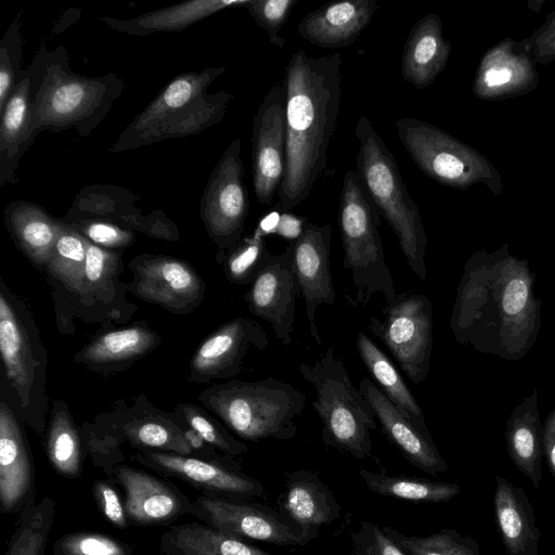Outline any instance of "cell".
I'll use <instances>...</instances> for the list:
<instances>
[{
	"mask_svg": "<svg viewBox=\"0 0 555 555\" xmlns=\"http://www.w3.org/2000/svg\"><path fill=\"white\" fill-rule=\"evenodd\" d=\"M298 0H248L244 7L256 24L263 29L269 42L279 48H284L285 40L279 33L287 22Z\"/></svg>",
	"mask_w": 555,
	"mask_h": 555,
	"instance_id": "f6af8a7d",
	"label": "cell"
},
{
	"mask_svg": "<svg viewBox=\"0 0 555 555\" xmlns=\"http://www.w3.org/2000/svg\"><path fill=\"white\" fill-rule=\"evenodd\" d=\"M397 134L417 168L436 182L464 189L481 179V157L443 130L411 117L395 122Z\"/></svg>",
	"mask_w": 555,
	"mask_h": 555,
	"instance_id": "8fae6325",
	"label": "cell"
},
{
	"mask_svg": "<svg viewBox=\"0 0 555 555\" xmlns=\"http://www.w3.org/2000/svg\"><path fill=\"white\" fill-rule=\"evenodd\" d=\"M55 517L50 496L31 501L18 515V521L4 555H46Z\"/></svg>",
	"mask_w": 555,
	"mask_h": 555,
	"instance_id": "d590c367",
	"label": "cell"
},
{
	"mask_svg": "<svg viewBox=\"0 0 555 555\" xmlns=\"http://www.w3.org/2000/svg\"><path fill=\"white\" fill-rule=\"evenodd\" d=\"M534 46L535 53L542 59H553L555 54V15L538 33Z\"/></svg>",
	"mask_w": 555,
	"mask_h": 555,
	"instance_id": "816d5d0a",
	"label": "cell"
},
{
	"mask_svg": "<svg viewBox=\"0 0 555 555\" xmlns=\"http://www.w3.org/2000/svg\"><path fill=\"white\" fill-rule=\"evenodd\" d=\"M65 223L73 227L88 241L106 249L126 247L134 241L132 231L105 220L69 219Z\"/></svg>",
	"mask_w": 555,
	"mask_h": 555,
	"instance_id": "bcb514c9",
	"label": "cell"
},
{
	"mask_svg": "<svg viewBox=\"0 0 555 555\" xmlns=\"http://www.w3.org/2000/svg\"><path fill=\"white\" fill-rule=\"evenodd\" d=\"M47 453L57 474L66 478H77L81 475L80 438L72 420L64 411L55 412L51 418Z\"/></svg>",
	"mask_w": 555,
	"mask_h": 555,
	"instance_id": "ab89813d",
	"label": "cell"
},
{
	"mask_svg": "<svg viewBox=\"0 0 555 555\" xmlns=\"http://www.w3.org/2000/svg\"><path fill=\"white\" fill-rule=\"evenodd\" d=\"M163 555H272L204 522L171 526L159 539Z\"/></svg>",
	"mask_w": 555,
	"mask_h": 555,
	"instance_id": "f546056e",
	"label": "cell"
},
{
	"mask_svg": "<svg viewBox=\"0 0 555 555\" xmlns=\"http://www.w3.org/2000/svg\"><path fill=\"white\" fill-rule=\"evenodd\" d=\"M543 453L555 478V409L543 423Z\"/></svg>",
	"mask_w": 555,
	"mask_h": 555,
	"instance_id": "db71d44e",
	"label": "cell"
},
{
	"mask_svg": "<svg viewBox=\"0 0 555 555\" xmlns=\"http://www.w3.org/2000/svg\"><path fill=\"white\" fill-rule=\"evenodd\" d=\"M462 276L486 298L462 286L456 297L486 302L490 308L450 320L455 339L504 358L526 352L534 343L540 324V306L533 296L527 264L507 258L492 266H481L480 260L473 257Z\"/></svg>",
	"mask_w": 555,
	"mask_h": 555,
	"instance_id": "7a4b0ae2",
	"label": "cell"
},
{
	"mask_svg": "<svg viewBox=\"0 0 555 555\" xmlns=\"http://www.w3.org/2000/svg\"><path fill=\"white\" fill-rule=\"evenodd\" d=\"M85 237L61 220V229L47 263L49 272L72 292L85 291Z\"/></svg>",
	"mask_w": 555,
	"mask_h": 555,
	"instance_id": "8d00e7d4",
	"label": "cell"
},
{
	"mask_svg": "<svg viewBox=\"0 0 555 555\" xmlns=\"http://www.w3.org/2000/svg\"><path fill=\"white\" fill-rule=\"evenodd\" d=\"M532 69L526 59L508 53L502 44L490 51L480 64L475 92L483 98L518 92L532 80Z\"/></svg>",
	"mask_w": 555,
	"mask_h": 555,
	"instance_id": "e575fe53",
	"label": "cell"
},
{
	"mask_svg": "<svg viewBox=\"0 0 555 555\" xmlns=\"http://www.w3.org/2000/svg\"><path fill=\"white\" fill-rule=\"evenodd\" d=\"M248 0H192L157 9L144 14L116 18L102 16L100 20L111 29L131 36H151L158 33L181 31L230 7H245Z\"/></svg>",
	"mask_w": 555,
	"mask_h": 555,
	"instance_id": "83f0119b",
	"label": "cell"
},
{
	"mask_svg": "<svg viewBox=\"0 0 555 555\" xmlns=\"http://www.w3.org/2000/svg\"><path fill=\"white\" fill-rule=\"evenodd\" d=\"M354 134L359 142L356 170L360 181L395 233L410 269L425 281L427 236L421 211L406 190L395 156L366 116L358 119Z\"/></svg>",
	"mask_w": 555,
	"mask_h": 555,
	"instance_id": "5b68a950",
	"label": "cell"
},
{
	"mask_svg": "<svg viewBox=\"0 0 555 555\" xmlns=\"http://www.w3.org/2000/svg\"><path fill=\"white\" fill-rule=\"evenodd\" d=\"M359 473L371 492L416 503H446L461 492V487L454 482L406 475H389L369 469H360Z\"/></svg>",
	"mask_w": 555,
	"mask_h": 555,
	"instance_id": "836d02e7",
	"label": "cell"
},
{
	"mask_svg": "<svg viewBox=\"0 0 555 555\" xmlns=\"http://www.w3.org/2000/svg\"><path fill=\"white\" fill-rule=\"evenodd\" d=\"M553 57H555V54L553 55Z\"/></svg>",
	"mask_w": 555,
	"mask_h": 555,
	"instance_id": "9f6ffc18",
	"label": "cell"
},
{
	"mask_svg": "<svg viewBox=\"0 0 555 555\" xmlns=\"http://www.w3.org/2000/svg\"><path fill=\"white\" fill-rule=\"evenodd\" d=\"M494 515L508 555H539L540 530L532 505L522 488L495 476Z\"/></svg>",
	"mask_w": 555,
	"mask_h": 555,
	"instance_id": "cb8c5ba5",
	"label": "cell"
},
{
	"mask_svg": "<svg viewBox=\"0 0 555 555\" xmlns=\"http://www.w3.org/2000/svg\"><path fill=\"white\" fill-rule=\"evenodd\" d=\"M270 256L263 236L254 232L231 248L225 262V273L233 283H251Z\"/></svg>",
	"mask_w": 555,
	"mask_h": 555,
	"instance_id": "b9f144b4",
	"label": "cell"
},
{
	"mask_svg": "<svg viewBox=\"0 0 555 555\" xmlns=\"http://www.w3.org/2000/svg\"><path fill=\"white\" fill-rule=\"evenodd\" d=\"M269 345L264 330L255 321L236 318L223 324L197 349L191 369L206 378L236 375L249 350H263Z\"/></svg>",
	"mask_w": 555,
	"mask_h": 555,
	"instance_id": "ffe728a7",
	"label": "cell"
},
{
	"mask_svg": "<svg viewBox=\"0 0 555 555\" xmlns=\"http://www.w3.org/2000/svg\"><path fill=\"white\" fill-rule=\"evenodd\" d=\"M341 64L339 53L313 57L299 49L285 67L286 166L278 192L284 211L307 199L326 169L340 108Z\"/></svg>",
	"mask_w": 555,
	"mask_h": 555,
	"instance_id": "6da1fadb",
	"label": "cell"
},
{
	"mask_svg": "<svg viewBox=\"0 0 555 555\" xmlns=\"http://www.w3.org/2000/svg\"><path fill=\"white\" fill-rule=\"evenodd\" d=\"M353 555H409L375 522L360 521L351 533Z\"/></svg>",
	"mask_w": 555,
	"mask_h": 555,
	"instance_id": "c3c4849f",
	"label": "cell"
},
{
	"mask_svg": "<svg viewBox=\"0 0 555 555\" xmlns=\"http://www.w3.org/2000/svg\"><path fill=\"white\" fill-rule=\"evenodd\" d=\"M124 436L137 447L181 455H192L193 453L182 430L159 422L145 421L128 424L124 427Z\"/></svg>",
	"mask_w": 555,
	"mask_h": 555,
	"instance_id": "60d3db41",
	"label": "cell"
},
{
	"mask_svg": "<svg viewBox=\"0 0 555 555\" xmlns=\"http://www.w3.org/2000/svg\"><path fill=\"white\" fill-rule=\"evenodd\" d=\"M279 220L280 214L276 211H272L263 216V218L259 221L257 228L255 229V232L262 236L268 234H274Z\"/></svg>",
	"mask_w": 555,
	"mask_h": 555,
	"instance_id": "11a10c76",
	"label": "cell"
},
{
	"mask_svg": "<svg viewBox=\"0 0 555 555\" xmlns=\"http://www.w3.org/2000/svg\"><path fill=\"white\" fill-rule=\"evenodd\" d=\"M204 402L238 437L260 441L294 438L307 400L293 385L268 377L218 385L204 392Z\"/></svg>",
	"mask_w": 555,
	"mask_h": 555,
	"instance_id": "52a82bcc",
	"label": "cell"
},
{
	"mask_svg": "<svg viewBox=\"0 0 555 555\" xmlns=\"http://www.w3.org/2000/svg\"><path fill=\"white\" fill-rule=\"evenodd\" d=\"M112 479L124 490L132 526H167L191 513L192 501L168 480L126 464L114 467Z\"/></svg>",
	"mask_w": 555,
	"mask_h": 555,
	"instance_id": "e0dca14e",
	"label": "cell"
},
{
	"mask_svg": "<svg viewBox=\"0 0 555 555\" xmlns=\"http://www.w3.org/2000/svg\"><path fill=\"white\" fill-rule=\"evenodd\" d=\"M241 139H234L214 167L199 204V216L208 235L220 248L240 241L249 210L244 181Z\"/></svg>",
	"mask_w": 555,
	"mask_h": 555,
	"instance_id": "7c38bea8",
	"label": "cell"
},
{
	"mask_svg": "<svg viewBox=\"0 0 555 555\" xmlns=\"http://www.w3.org/2000/svg\"><path fill=\"white\" fill-rule=\"evenodd\" d=\"M85 291L102 287L113 275L118 256L109 249L100 247L85 237Z\"/></svg>",
	"mask_w": 555,
	"mask_h": 555,
	"instance_id": "681fc988",
	"label": "cell"
},
{
	"mask_svg": "<svg viewBox=\"0 0 555 555\" xmlns=\"http://www.w3.org/2000/svg\"><path fill=\"white\" fill-rule=\"evenodd\" d=\"M35 472L24 434L11 409L0 405V506L20 513L35 500Z\"/></svg>",
	"mask_w": 555,
	"mask_h": 555,
	"instance_id": "44dd1931",
	"label": "cell"
},
{
	"mask_svg": "<svg viewBox=\"0 0 555 555\" xmlns=\"http://www.w3.org/2000/svg\"><path fill=\"white\" fill-rule=\"evenodd\" d=\"M378 211L369 198L356 169L346 171L338 206L344 267L354 287L353 305L365 307L380 294L386 302L397 295L385 260L378 231Z\"/></svg>",
	"mask_w": 555,
	"mask_h": 555,
	"instance_id": "ba28073f",
	"label": "cell"
},
{
	"mask_svg": "<svg viewBox=\"0 0 555 555\" xmlns=\"http://www.w3.org/2000/svg\"><path fill=\"white\" fill-rule=\"evenodd\" d=\"M183 412L190 427L214 449L230 456L241 455L248 451V447L244 442L230 436L193 406H185Z\"/></svg>",
	"mask_w": 555,
	"mask_h": 555,
	"instance_id": "7dc6e473",
	"label": "cell"
},
{
	"mask_svg": "<svg viewBox=\"0 0 555 555\" xmlns=\"http://www.w3.org/2000/svg\"><path fill=\"white\" fill-rule=\"evenodd\" d=\"M356 348L373 382L391 403L421 430L429 433L420 404L388 357L363 332L357 335Z\"/></svg>",
	"mask_w": 555,
	"mask_h": 555,
	"instance_id": "1f68e13d",
	"label": "cell"
},
{
	"mask_svg": "<svg viewBox=\"0 0 555 555\" xmlns=\"http://www.w3.org/2000/svg\"><path fill=\"white\" fill-rule=\"evenodd\" d=\"M190 515L241 540L278 546H305L318 535L305 531L278 509L248 499L199 495Z\"/></svg>",
	"mask_w": 555,
	"mask_h": 555,
	"instance_id": "30bf717a",
	"label": "cell"
},
{
	"mask_svg": "<svg viewBox=\"0 0 555 555\" xmlns=\"http://www.w3.org/2000/svg\"><path fill=\"white\" fill-rule=\"evenodd\" d=\"M66 218L100 219L112 223L117 220L151 234L147 229L150 225L155 235L162 237H168L173 232L172 223L162 212L146 217L141 215V209L124 211L118 208L113 185L96 184L82 189L75 197Z\"/></svg>",
	"mask_w": 555,
	"mask_h": 555,
	"instance_id": "4dcf8cb0",
	"label": "cell"
},
{
	"mask_svg": "<svg viewBox=\"0 0 555 555\" xmlns=\"http://www.w3.org/2000/svg\"><path fill=\"white\" fill-rule=\"evenodd\" d=\"M135 293L142 299L177 312L194 308L202 298L203 283L191 266L163 256H144L133 264Z\"/></svg>",
	"mask_w": 555,
	"mask_h": 555,
	"instance_id": "d6986e66",
	"label": "cell"
},
{
	"mask_svg": "<svg viewBox=\"0 0 555 555\" xmlns=\"http://www.w3.org/2000/svg\"><path fill=\"white\" fill-rule=\"evenodd\" d=\"M0 351L7 377L25 404L33 382L34 363L27 335L4 291L0 294Z\"/></svg>",
	"mask_w": 555,
	"mask_h": 555,
	"instance_id": "d6a6232c",
	"label": "cell"
},
{
	"mask_svg": "<svg viewBox=\"0 0 555 555\" xmlns=\"http://www.w3.org/2000/svg\"><path fill=\"white\" fill-rule=\"evenodd\" d=\"M377 7L376 0L331 2L305 15L297 30L313 46L326 49L348 47L369 26Z\"/></svg>",
	"mask_w": 555,
	"mask_h": 555,
	"instance_id": "7402d4cb",
	"label": "cell"
},
{
	"mask_svg": "<svg viewBox=\"0 0 555 555\" xmlns=\"http://www.w3.org/2000/svg\"><path fill=\"white\" fill-rule=\"evenodd\" d=\"M382 317H371L370 332L387 347L405 375L421 385L429 373L433 349L430 299L412 292L397 294L383 307Z\"/></svg>",
	"mask_w": 555,
	"mask_h": 555,
	"instance_id": "9c48e42d",
	"label": "cell"
},
{
	"mask_svg": "<svg viewBox=\"0 0 555 555\" xmlns=\"http://www.w3.org/2000/svg\"><path fill=\"white\" fill-rule=\"evenodd\" d=\"M332 227L307 222L300 236L288 243L294 272L305 306L309 331L318 345L322 344L315 318L322 305L333 306L336 293L330 269Z\"/></svg>",
	"mask_w": 555,
	"mask_h": 555,
	"instance_id": "9a60e30c",
	"label": "cell"
},
{
	"mask_svg": "<svg viewBox=\"0 0 555 555\" xmlns=\"http://www.w3.org/2000/svg\"><path fill=\"white\" fill-rule=\"evenodd\" d=\"M505 439L511 461L538 489L542 480L543 424L539 416L537 388L512 411Z\"/></svg>",
	"mask_w": 555,
	"mask_h": 555,
	"instance_id": "4316f807",
	"label": "cell"
},
{
	"mask_svg": "<svg viewBox=\"0 0 555 555\" xmlns=\"http://www.w3.org/2000/svg\"><path fill=\"white\" fill-rule=\"evenodd\" d=\"M22 40L20 22L15 20L7 29L0 46V111L3 108L22 72Z\"/></svg>",
	"mask_w": 555,
	"mask_h": 555,
	"instance_id": "ee69618b",
	"label": "cell"
},
{
	"mask_svg": "<svg viewBox=\"0 0 555 555\" xmlns=\"http://www.w3.org/2000/svg\"><path fill=\"white\" fill-rule=\"evenodd\" d=\"M31 75L30 135L74 128L88 137L121 95L125 81L109 73L83 76L69 67L66 51L41 49L28 66Z\"/></svg>",
	"mask_w": 555,
	"mask_h": 555,
	"instance_id": "3957f363",
	"label": "cell"
},
{
	"mask_svg": "<svg viewBox=\"0 0 555 555\" xmlns=\"http://www.w3.org/2000/svg\"><path fill=\"white\" fill-rule=\"evenodd\" d=\"M31 75H22L0 111V186L18 181L16 170L21 158L33 144L30 135Z\"/></svg>",
	"mask_w": 555,
	"mask_h": 555,
	"instance_id": "d4e9b609",
	"label": "cell"
},
{
	"mask_svg": "<svg viewBox=\"0 0 555 555\" xmlns=\"http://www.w3.org/2000/svg\"><path fill=\"white\" fill-rule=\"evenodd\" d=\"M358 388L372 408L385 437L410 464L434 477L448 470L430 433L410 422L371 378H361Z\"/></svg>",
	"mask_w": 555,
	"mask_h": 555,
	"instance_id": "ac0fdd59",
	"label": "cell"
},
{
	"mask_svg": "<svg viewBox=\"0 0 555 555\" xmlns=\"http://www.w3.org/2000/svg\"><path fill=\"white\" fill-rule=\"evenodd\" d=\"M286 99L283 83L272 85L253 122V186L261 205L272 204L286 166Z\"/></svg>",
	"mask_w": 555,
	"mask_h": 555,
	"instance_id": "4fadbf2b",
	"label": "cell"
},
{
	"mask_svg": "<svg viewBox=\"0 0 555 555\" xmlns=\"http://www.w3.org/2000/svg\"><path fill=\"white\" fill-rule=\"evenodd\" d=\"M382 528L409 555H482L474 538L452 528L426 537L406 535L388 526Z\"/></svg>",
	"mask_w": 555,
	"mask_h": 555,
	"instance_id": "f35d334b",
	"label": "cell"
},
{
	"mask_svg": "<svg viewBox=\"0 0 555 555\" xmlns=\"http://www.w3.org/2000/svg\"><path fill=\"white\" fill-rule=\"evenodd\" d=\"M299 293L291 246L283 254H271L266 266L250 283L245 295L249 311L266 321L276 339L285 346L293 343L295 304Z\"/></svg>",
	"mask_w": 555,
	"mask_h": 555,
	"instance_id": "2e32d148",
	"label": "cell"
},
{
	"mask_svg": "<svg viewBox=\"0 0 555 555\" xmlns=\"http://www.w3.org/2000/svg\"><path fill=\"white\" fill-rule=\"evenodd\" d=\"M134 460L163 475L182 480L205 495L249 499L263 494V486L258 479L223 459L146 450L135 454Z\"/></svg>",
	"mask_w": 555,
	"mask_h": 555,
	"instance_id": "5bb4252c",
	"label": "cell"
},
{
	"mask_svg": "<svg viewBox=\"0 0 555 555\" xmlns=\"http://www.w3.org/2000/svg\"><path fill=\"white\" fill-rule=\"evenodd\" d=\"M8 230L16 245L37 266H47L57 240L61 220L41 206L28 201H14L4 209Z\"/></svg>",
	"mask_w": 555,
	"mask_h": 555,
	"instance_id": "f1b7e54d",
	"label": "cell"
},
{
	"mask_svg": "<svg viewBox=\"0 0 555 555\" xmlns=\"http://www.w3.org/2000/svg\"><path fill=\"white\" fill-rule=\"evenodd\" d=\"M224 72V67H209L176 76L121 131L109 151H131L194 135L220 122L233 95L207 90Z\"/></svg>",
	"mask_w": 555,
	"mask_h": 555,
	"instance_id": "277c9868",
	"label": "cell"
},
{
	"mask_svg": "<svg viewBox=\"0 0 555 555\" xmlns=\"http://www.w3.org/2000/svg\"><path fill=\"white\" fill-rule=\"evenodd\" d=\"M298 369L314 389L311 404L322 423L324 444L357 460L370 457L371 433L377 428V420L334 347H328L312 364L300 363Z\"/></svg>",
	"mask_w": 555,
	"mask_h": 555,
	"instance_id": "8992f818",
	"label": "cell"
},
{
	"mask_svg": "<svg viewBox=\"0 0 555 555\" xmlns=\"http://www.w3.org/2000/svg\"><path fill=\"white\" fill-rule=\"evenodd\" d=\"M307 221L287 211L280 214V220L274 234L282 236L289 242L297 240L304 231Z\"/></svg>",
	"mask_w": 555,
	"mask_h": 555,
	"instance_id": "f5cc1de1",
	"label": "cell"
},
{
	"mask_svg": "<svg viewBox=\"0 0 555 555\" xmlns=\"http://www.w3.org/2000/svg\"><path fill=\"white\" fill-rule=\"evenodd\" d=\"M278 511L305 531L319 535L322 526L339 517L341 506L318 474L297 469L286 476Z\"/></svg>",
	"mask_w": 555,
	"mask_h": 555,
	"instance_id": "603a6c76",
	"label": "cell"
},
{
	"mask_svg": "<svg viewBox=\"0 0 555 555\" xmlns=\"http://www.w3.org/2000/svg\"><path fill=\"white\" fill-rule=\"evenodd\" d=\"M53 555H133L131 545L114 537L77 531L60 537L53 543Z\"/></svg>",
	"mask_w": 555,
	"mask_h": 555,
	"instance_id": "7bdbcfd3",
	"label": "cell"
},
{
	"mask_svg": "<svg viewBox=\"0 0 555 555\" xmlns=\"http://www.w3.org/2000/svg\"><path fill=\"white\" fill-rule=\"evenodd\" d=\"M156 336L143 327H130L100 336L81 352L91 363H109L131 359L155 345Z\"/></svg>",
	"mask_w": 555,
	"mask_h": 555,
	"instance_id": "74e56055",
	"label": "cell"
},
{
	"mask_svg": "<svg viewBox=\"0 0 555 555\" xmlns=\"http://www.w3.org/2000/svg\"><path fill=\"white\" fill-rule=\"evenodd\" d=\"M92 494L103 517L118 529H127L130 525L125 502L113 482L99 479L92 483Z\"/></svg>",
	"mask_w": 555,
	"mask_h": 555,
	"instance_id": "f907efd6",
	"label": "cell"
},
{
	"mask_svg": "<svg viewBox=\"0 0 555 555\" xmlns=\"http://www.w3.org/2000/svg\"><path fill=\"white\" fill-rule=\"evenodd\" d=\"M450 55V43L443 38L437 14L421 17L411 28L402 53L401 76L417 89L431 85L443 70Z\"/></svg>",
	"mask_w": 555,
	"mask_h": 555,
	"instance_id": "484cf974",
	"label": "cell"
}]
</instances>
